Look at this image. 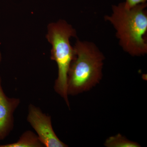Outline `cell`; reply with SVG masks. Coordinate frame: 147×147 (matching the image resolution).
<instances>
[{
	"mask_svg": "<svg viewBox=\"0 0 147 147\" xmlns=\"http://www.w3.org/2000/svg\"><path fill=\"white\" fill-rule=\"evenodd\" d=\"M147 0H125V5L129 8H131L140 4L146 3Z\"/></svg>",
	"mask_w": 147,
	"mask_h": 147,
	"instance_id": "8",
	"label": "cell"
},
{
	"mask_svg": "<svg viewBox=\"0 0 147 147\" xmlns=\"http://www.w3.org/2000/svg\"><path fill=\"white\" fill-rule=\"evenodd\" d=\"M27 121L36 132L44 147L68 146L61 141L55 134L52 126L51 117L42 113L38 107L30 104Z\"/></svg>",
	"mask_w": 147,
	"mask_h": 147,
	"instance_id": "4",
	"label": "cell"
},
{
	"mask_svg": "<svg viewBox=\"0 0 147 147\" xmlns=\"http://www.w3.org/2000/svg\"><path fill=\"white\" fill-rule=\"evenodd\" d=\"M74 47L76 55L67 76V94L71 96L90 90L99 84L105 59L93 42L77 40Z\"/></svg>",
	"mask_w": 147,
	"mask_h": 147,
	"instance_id": "2",
	"label": "cell"
},
{
	"mask_svg": "<svg viewBox=\"0 0 147 147\" xmlns=\"http://www.w3.org/2000/svg\"><path fill=\"white\" fill-rule=\"evenodd\" d=\"M43 145L39 138L32 131H27L22 134L18 141L14 143L0 145V147H42Z\"/></svg>",
	"mask_w": 147,
	"mask_h": 147,
	"instance_id": "6",
	"label": "cell"
},
{
	"mask_svg": "<svg viewBox=\"0 0 147 147\" xmlns=\"http://www.w3.org/2000/svg\"><path fill=\"white\" fill-rule=\"evenodd\" d=\"M2 61V55L1 53V50H0V64L1 63V62Z\"/></svg>",
	"mask_w": 147,
	"mask_h": 147,
	"instance_id": "9",
	"label": "cell"
},
{
	"mask_svg": "<svg viewBox=\"0 0 147 147\" xmlns=\"http://www.w3.org/2000/svg\"><path fill=\"white\" fill-rule=\"evenodd\" d=\"M76 37V30L64 20L51 23L47 27L46 38L52 45L51 59L56 62L58 69L54 89L63 98L68 107L69 103L67 94V76L76 55L70 39Z\"/></svg>",
	"mask_w": 147,
	"mask_h": 147,
	"instance_id": "3",
	"label": "cell"
},
{
	"mask_svg": "<svg viewBox=\"0 0 147 147\" xmlns=\"http://www.w3.org/2000/svg\"><path fill=\"white\" fill-rule=\"evenodd\" d=\"M104 146L106 147H139L137 142H132L127 139L121 134L109 137L105 140Z\"/></svg>",
	"mask_w": 147,
	"mask_h": 147,
	"instance_id": "7",
	"label": "cell"
},
{
	"mask_svg": "<svg viewBox=\"0 0 147 147\" xmlns=\"http://www.w3.org/2000/svg\"><path fill=\"white\" fill-rule=\"evenodd\" d=\"M146 3L129 8L125 2L112 7L110 16H105L115 29L116 36L124 51L133 57L147 53Z\"/></svg>",
	"mask_w": 147,
	"mask_h": 147,
	"instance_id": "1",
	"label": "cell"
},
{
	"mask_svg": "<svg viewBox=\"0 0 147 147\" xmlns=\"http://www.w3.org/2000/svg\"><path fill=\"white\" fill-rule=\"evenodd\" d=\"M20 103L19 98L6 95L0 76V140L5 139L13 129V113Z\"/></svg>",
	"mask_w": 147,
	"mask_h": 147,
	"instance_id": "5",
	"label": "cell"
}]
</instances>
